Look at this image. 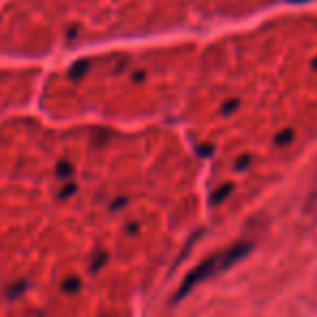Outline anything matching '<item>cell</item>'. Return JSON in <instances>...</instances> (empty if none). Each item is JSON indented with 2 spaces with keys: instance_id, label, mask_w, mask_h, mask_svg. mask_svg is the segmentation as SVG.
I'll return each mask as SVG.
<instances>
[{
  "instance_id": "1",
  "label": "cell",
  "mask_w": 317,
  "mask_h": 317,
  "mask_svg": "<svg viewBox=\"0 0 317 317\" xmlns=\"http://www.w3.org/2000/svg\"><path fill=\"white\" fill-rule=\"evenodd\" d=\"M250 248H252V244H250V241H239V244L228 246V248L220 250V252L207 256L202 263H198L187 274V276H185V281L180 282V287H178V291H176L174 298H176V300H183L191 289L198 287L200 282H204V281H209V278L217 276V274L226 272V269L232 267V265H235L239 259H244V256L250 252Z\"/></svg>"
},
{
  "instance_id": "2",
  "label": "cell",
  "mask_w": 317,
  "mask_h": 317,
  "mask_svg": "<svg viewBox=\"0 0 317 317\" xmlns=\"http://www.w3.org/2000/svg\"><path fill=\"white\" fill-rule=\"evenodd\" d=\"M291 137H293V130H291V128H287V130H282V133H278V135H276V146H287V143L291 141Z\"/></svg>"
},
{
  "instance_id": "3",
  "label": "cell",
  "mask_w": 317,
  "mask_h": 317,
  "mask_svg": "<svg viewBox=\"0 0 317 317\" xmlns=\"http://www.w3.org/2000/svg\"><path fill=\"white\" fill-rule=\"evenodd\" d=\"M230 189H232V187H230V185H224V187H220V189H217V191H215V195H213V198H211V202H213V204H217V202H222V200H224V198H226V195H228V194H230Z\"/></svg>"
},
{
  "instance_id": "4",
  "label": "cell",
  "mask_w": 317,
  "mask_h": 317,
  "mask_svg": "<svg viewBox=\"0 0 317 317\" xmlns=\"http://www.w3.org/2000/svg\"><path fill=\"white\" fill-rule=\"evenodd\" d=\"M59 176H61V178H68L70 174H72V165H70V163H65V161H61L59 163Z\"/></svg>"
},
{
  "instance_id": "5",
  "label": "cell",
  "mask_w": 317,
  "mask_h": 317,
  "mask_svg": "<svg viewBox=\"0 0 317 317\" xmlns=\"http://www.w3.org/2000/svg\"><path fill=\"white\" fill-rule=\"evenodd\" d=\"M237 105H239V102H237V100H230V102H224V106H222V113H224V115H228V113H235V109H237Z\"/></svg>"
},
{
  "instance_id": "6",
  "label": "cell",
  "mask_w": 317,
  "mask_h": 317,
  "mask_svg": "<svg viewBox=\"0 0 317 317\" xmlns=\"http://www.w3.org/2000/svg\"><path fill=\"white\" fill-rule=\"evenodd\" d=\"M78 285H81V282H78V278L72 276V278H65L63 289H65V291H70V289H78Z\"/></svg>"
},
{
  "instance_id": "7",
  "label": "cell",
  "mask_w": 317,
  "mask_h": 317,
  "mask_svg": "<svg viewBox=\"0 0 317 317\" xmlns=\"http://www.w3.org/2000/svg\"><path fill=\"white\" fill-rule=\"evenodd\" d=\"M250 165V155H244L239 157V161H237V170H244V167Z\"/></svg>"
},
{
  "instance_id": "8",
  "label": "cell",
  "mask_w": 317,
  "mask_h": 317,
  "mask_svg": "<svg viewBox=\"0 0 317 317\" xmlns=\"http://www.w3.org/2000/svg\"><path fill=\"white\" fill-rule=\"evenodd\" d=\"M289 2H309V0H289Z\"/></svg>"
},
{
  "instance_id": "9",
  "label": "cell",
  "mask_w": 317,
  "mask_h": 317,
  "mask_svg": "<svg viewBox=\"0 0 317 317\" xmlns=\"http://www.w3.org/2000/svg\"><path fill=\"white\" fill-rule=\"evenodd\" d=\"M313 68H317V59H313Z\"/></svg>"
}]
</instances>
